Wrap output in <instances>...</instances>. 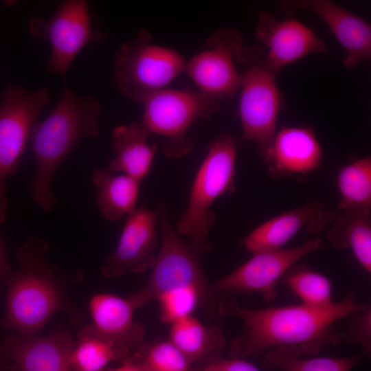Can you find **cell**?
I'll list each match as a JSON object with an SVG mask.
<instances>
[{
  "instance_id": "obj_1",
  "label": "cell",
  "mask_w": 371,
  "mask_h": 371,
  "mask_svg": "<svg viewBox=\"0 0 371 371\" xmlns=\"http://www.w3.org/2000/svg\"><path fill=\"white\" fill-rule=\"evenodd\" d=\"M350 293L342 301L322 306L304 304L261 309L240 306L232 297H220L218 312L243 320L244 330L230 344L232 357L243 358L277 347L286 348L302 357L316 355L328 344L344 337L335 330V324L363 310Z\"/></svg>"
},
{
  "instance_id": "obj_2",
  "label": "cell",
  "mask_w": 371,
  "mask_h": 371,
  "mask_svg": "<svg viewBox=\"0 0 371 371\" xmlns=\"http://www.w3.org/2000/svg\"><path fill=\"white\" fill-rule=\"evenodd\" d=\"M47 241L36 236L28 238L19 249V267L4 279L7 284L6 308L1 329H12L24 337L37 335L57 312L67 313L73 324H80L83 313L69 300L67 289L80 282V269L64 271L49 264Z\"/></svg>"
},
{
  "instance_id": "obj_3",
  "label": "cell",
  "mask_w": 371,
  "mask_h": 371,
  "mask_svg": "<svg viewBox=\"0 0 371 371\" xmlns=\"http://www.w3.org/2000/svg\"><path fill=\"white\" fill-rule=\"evenodd\" d=\"M101 111L96 98L65 86L50 113L35 124L30 139L35 160L30 189L33 201L44 212H51L58 203L52 190L56 170L82 139L98 135Z\"/></svg>"
},
{
  "instance_id": "obj_4",
  "label": "cell",
  "mask_w": 371,
  "mask_h": 371,
  "mask_svg": "<svg viewBox=\"0 0 371 371\" xmlns=\"http://www.w3.org/2000/svg\"><path fill=\"white\" fill-rule=\"evenodd\" d=\"M155 211L161 230V243L153 271L140 290L126 297L135 309L156 301L161 295L180 291H198L217 314L219 293L205 276L201 258L205 252L185 240L172 227L165 201H157Z\"/></svg>"
},
{
  "instance_id": "obj_5",
  "label": "cell",
  "mask_w": 371,
  "mask_h": 371,
  "mask_svg": "<svg viewBox=\"0 0 371 371\" xmlns=\"http://www.w3.org/2000/svg\"><path fill=\"white\" fill-rule=\"evenodd\" d=\"M236 155L237 141L227 133L210 143L194 179L188 207L177 222V232L205 253L212 248L208 236L216 220L210 208L218 197L235 190Z\"/></svg>"
},
{
  "instance_id": "obj_6",
  "label": "cell",
  "mask_w": 371,
  "mask_h": 371,
  "mask_svg": "<svg viewBox=\"0 0 371 371\" xmlns=\"http://www.w3.org/2000/svg\"><path fill=\"white\" fill-rule=\"evenodd\" d=\"M236 60L243 67L239 106L242 141L254 143L264 158L276 134L282 104L277 74L268 66L261 45H244Z\"/></svg>"
},
{
  "instance_id": "obj_7",
  "label": "cell",
  "mask_w": 371,
  "mask_h": 371,
  "mask_svg": "<svg viewBox=\"0 0 371 371\" xmlns=\"http://www.w3.org/2000/svg\"><path fill=\"white\" fill-rule=\"evenodd\" d=\"M186 61L178 52L151 43L144 28L122 43L113 58L114 78L128 98L142 102L185 71Z\"/></svg>"
},
{
  "instance_id": "obj_8",
  "label": "cell",
  "mask_w": 371,
  "mask_h": 371,
  "mask_svg": "<svg viewBox=\"0 0 371 371\" xmlns=\"http://www.w3.org/2000/svg\"><path fill=\"white\" fill-rule=\"evenodd\" d=\"M142 124L150 134L166 139L164 152L168 157L179 158L192 151L193 143L188 131L199 118L209 117L220 110V105L199 92L164 89L146 98Z\"/></svg>"
},
{
  "instance_id": "obj_9",
  "label": "cell",
  "mask_w": 371,
  "mask_h": 371,
  "mask_svg": "<svg viewBox=\"0 0 371 371\" xmlns=\"http://www.w3.org/2000/svg\"><path fill=\"white\" fill-rule=\"evenodd\" d=\"M28 30L33 36L50 43L52 54L47 69L50 73L62 76L67 74L83 47L105 36L102 32L93 30L88 2L85 0L63 2L49 19L32 18Z\"/></svg>"
},
{
  "instance_id": "obj_10",
  "label": "cell",
  "mask_w": 371,
  "mask_h": 371,
  "mask_svg": "<svg viewBox=\"0 0 371 371\" xmlns=\"http://www.w3.org/2000/svg\"><path fill=\"white\" fill-rule=\"evenodd\" d=\"M46 88L27 91L9 85L0 103V198L5 196V180L14 175L38 117L49 100Z\"/></svg>"
},
{
  "instance_id": "obj_11",
  "label": "cell",
  "mask_w": 371,
  "mask_h": 371,
  "mask_svg": "<svg viewBox=\"0 0 371 371\" xmlns=\"http://www.w3.org/2000/svg\"><path fill=\"white\" fill-rule=\"evenodd\" d=\"M207 49L186 62L185 73L198 87L199 93L221 106L240 89L242 74L236 68V56L244 46L236 29L223 27L207 40Z\"/></svg>"
},
{
  "instance_id": "obj_12",
  "label": "cell",
  "mask_w": 371,
  "mask_h": 371,
  "mask_svg": "<svg viewBox=\"0 0 371 371\" xmlns=\"http://www.w3.org/2000/svg\"><path fill=\"white\" fill-rule=\"evenodd\" d=\"M322 240L315 238L288 249L253 254L240 267L218 280L213 288L221 293H259L267 300L276 297L280 278L304 256L320 247Z\"/></svg>"
},
{
  "instance_id": "obj_13",
  "label": "cell",
  "mask_w": 371,
  "mask_h": 371,
  "mask_svg": "<svg viewBox=\"0 0 371 371\" xmlns=\"http://www.w3.org/2000/svg\"><path fill=\"white\" fill-rule=\"evenodd\" d=\"M74 344L63 325L46 336L10 333L0 343V359L5 371H75L71 359Z\"/></svg>"
},
{
  "instance_id": "obj_14",
  "label": "cell",
  "mask_w": 371,
  "mask_h": 371,
  "mask_svg": "<svg viewBox=\"0 0 371 371\" xmlns=\"http://www.w3.org/2000/svg\"><path fill=\"white\" fill-rule=\"evenodd\" d=\"M156 211L136 207L126 216L115 250L103 261L100 269L105 277H120L127 272L143 273L155 263Z\"/></svg>"
},
{
  "instance_id": "obj_15",
  "label": "cell",
  "mask_w": 371,
  "mask_h": 371,
  "mask_svg": "<svg viewBox=\"0 0 371 371\" xmlns=\"http://www.w3.org/2000/svg\"><path fill=\"white\" fill-rule=\"evenodd\" d=\"M255 37L267 48V65L276 74L300 58L328 50L326 43L305 24L292 17L279 19L267 11L258 15Z\"/></svg>"
},
{
  "instance_id": "obj_16",
  "label": "cell",
  "mask_w": 371,
  "mask_h": 371,
  "mask_svg": "<svg viewBox=\"0 0 371 371\" xmlns=\"http://www.w3.org/2000/svg\"><path fill=\"white\" fill-rule=\"evenodd\" d=\"M336 214L323 202H307L262 223L242 243L252 254L279 250L303 228L313 234L322 231Z\"/></svg>"
},
{
  "instance_id": "obj_17",
  "label": "cell",
  "mask_w": 371,
  "mask_h": 371,
  "mask_svg": "<svg viewBox=\"0 0 371 371\" xmlns=\"http://www.w3.org/2000/svg\"><path fill=\"white\" fill-rule=\"evenodd\" d=\"M291 12L297 9L315 12L326 23L344 48V65L355 68L371 57V26L363 19L328 0L295 1L282 3Z\"/></svg>"
},
{
  "instance_id": "obj_18",
  "label": "cell",
  "mask_w": 371,
  "mask_h": 371,
  "mask_svg": "<svg viewBox=\"0 0 371 371\" xmlns=\"http://www.w3.org/2000/svg\"><path fill=\"white\" fill-rule=\"evenodd\" d=\"M275 179L306 175L321 164L322 150L314 131L306 127H284L273 137L265 157Z\"/></svg>"
},
{
  "instance_id": "obj_19",
  "label": "cell",
  "mask_w": 371,
  "mask_h": 371,
  "mask_svg": "<svg viewBox=\"0 0 371 371\" xmlns=\"http://www.w3.org/2000/svg\"><path fill=\"white\" fill-rule=\"evenodd\" d=\"M91 324L101 335L129 349L143 344L145 328L133 320L136 310L126 297L106 293L93 295L89 302Z\"/></svg>"
},
{
  "instance_id": "obj_20",
  "label": "cell",
  "mask_w": 371,
  "mask_h": 371,
  "mask_svg": "<svg viewBox=\"0 0 371 371\" xmlns=\"http://www.w3.org/2000/svg\"><path fill=\"white\" fill-rule=\"evenodd\" d=\"M150 135L141 121L114 128L112 146L115 154L107 171L122 172L141 183L151 170L158 148L148 143Z\"/></svg>"
},
{
  "instance_id": "obj_21",
  "label": "cell",
  "mask_w": 371,
  "mask_h": 371,
  "mask_svg": "<svg viewBox=\"0 0 371 371\" xmlns=\"http://www.w3.org/2000/svg\"><path fill=\"white\" fill-rule=\"evenodd\" d=\"M194 365H203L220 357L225 345L221 330L203 324L192 315L170 324L168 339Z\"/></svg>"
},
{
  "instance_id": "obj_22",
  "label": "cell",
  "mask_w": 371,
  "mask_h": 371,
  "mask_svg": "<svg viewBox=\"0 0 371 371\" xmlns=\"http://www.w3.org/2000/svg\"><path fill=\"white\" fill-rule=\"evenodd\" d=\"M370 210L348 209L337 214L327 232L329 242L339 248H350L360 265L371 272Z\"/></svg>"
},
{
  "instance_id": "obj_23",
  "label": "cell",
  "mask_w": 371,
  "mask_h": 371,
  "mask_svg": "<svg viewBox=\"0 0 371 371\" xmlns=\"http://www.w3.org/2000/svg\"><path fill=\"white\" fill-rule=\"evenodd\" d=\"M92 181L98 190L96 203L106 219L116 221L137 207L140 183L135 179L124 174L96 169Z\"/></svg>"
},
{
  "instance_id": "obj_24",
  "label": "cell",
  "mask_w": 371,
  "mask_h": 371,
  "mask_svg": "<svg viewBox=\"0 0 371 371\" xmlns=\"http://www.w3.org/2000/svg\"><path fill=\"white\" fill-rule=\"evenodd\" d=\"M71 352L75 371H104L112 362H121L131 349L99 334L91 324L83 326Z\"/></svg>"
},
{
  "instance_id": "obj_25",
  "label": "cell",
  "mask_w": 371,
  "mask_h": 371,
  "mask_svg": "<svg viewBox=\"0 0 371 371\" xmlns=\"http://www.w3.org/2000/svg\"><path fill=\"white\" fill-rule=\"evenodd\" d=\"M337 186L340 194L339 210H371V158L354 161L339 172Z\"/></svg>"
},
{
  "instance_id": "obj_26",
  "label": "cell",
  "mask_w": 371,
  "mask_h": 371,
  "mask_svg": "<svg viewBox=\"0 0 371 371\" xmlns=\"http://www.w3.org/2000/svg\"><path fill=\"white\" fill-rule=\"evenodd\" d=\"M359 359V356L305 359L288 348L277 347L266 352L263 365L280 371H350Z\"/></svg>"
},
{
  "instance_id": "obj_27",
  "label": "cell",
  "mask_w": 371,
  "mask_h": 371,
  "mask_svg": "<svg viewBox=\"0 0 371 371\" xmlns=\"http://www.w3.org/2000/svg\"><path fill=\"white\" fill-rule=\"evenodd\" d=\"M287 272V284L302 304L322 306L333 302L332 284L326 276L304 266L293 265Z\"/></svg>"
},
{
  "instance_id": "obj_28",
  "label": "cell",
  "mask_w": 371,
  "mask_h": 371,
  "mask_svg": "<svg viewBox=\"0 0 371 371\" xmlns=\"http://www.w3.org/2000/svg\"><path fill=\"white\" fill-rule=\"evenodd\" d=\"M133 355L149 371H194V365L168 340L142 344Z\"/></svg>"
},
{
  "instance_id": "obj_29",
  "label": "cell",
  "mask_w": 371,
  "mask_h": 371,
  "mask_svg": "<svg viewBox=\"0 0 371 371\" xmlns=\"http://www.w3.org/2000/svg\"><path fill=\"white\" fill-rule=\"evenodd\" d=\"M370 307L367 305L356 314V319L346 335L349 339L361 344L366 352L370 348Z\"/></svg>"
},
{
  "instance_id": "obj_30",
  "label": "cell",
  "mask_w": 371,
  "mask_h": 371,
  "mask_svg": "<svg viewBox=\"0 0 371 371\" xmlns=\"http://www.w3.org/2000/svg\"><path fill=\"white\" fill-rule=\"evenodd\" d=\"M194 371H260L258 368L242 358L230 359L221 357L204 364L201 368Z\"/></svg>"
},
{
  "instance_id": "obj_31",
  "label": "cell",
  "mask_w": 371,
  "mask_h": 371,
  "mask_svg": "<svg viewBox=\"0 0 371 371\" xmlns=\"http://www.w3.org/2000/svg\"><path fill=\"white\" fill-rule=\"evenodd\" d=\"M8 203L5 196L0 198V226L5 219ZM11 271V267L6 260L3 242L0 237V283L3 282L5 278Z\"/></svg>"
},
{
  "instance_id": "obj_32",
  "label": "cell",
  "mask_w": 371,
  "mask_h": 371,
  "mask_svg": "<svg viewBox=\"0 0 371 371\" xmlns=\"http://www.w3.org/2000/svg\"><path fill=\"white\" fill-rule=\"evenodd\" d=\"M104 371H149L146 366L133 354H131L118 366L107 368Z\"/></svg>"
},
{
  "instance_id": "obj_33",
  "label": "cell",
  "mask_w": 371,
  "mask_h": 371,
  "mask_svg": "<svg viewBox=\"0 0 371 371\" xmlns=\"http://www.w3.org/2000/svg\"><path fill=\"white\" fill-rule=\"evenodd\" d=\"M5 370V363L0 359V371Z\"/></svg>"
}]
</instances>
